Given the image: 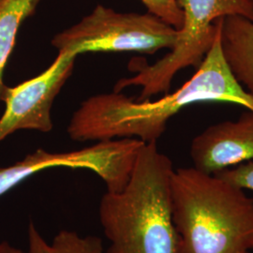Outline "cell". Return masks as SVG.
Returning a JSON list of instances; mask_svg holds the SVG:
<instances>
[{
  "label": "cell",
  "mask_w": 253,
  "mask_h": 253,
  "mask_svg": "<svg viewBox=\"0 0 253 253\" xmlns=\"http://www.w3.org/2000/svg\"><path fill=\"white\" fill-rule=\"evenodd\" d=\"M144 145L135 138H122L70 152L53 153L39 148L22 161L0 168V197L38 172L53 168L88 170L102 179L107 191L118 192L126 187Z\"/></svg>",
  "instance_id": "obj_6"
},
{
  "label": "cell",
  "mask_w": 253,
  "mask_h": 253,
  "mask_svg": "<svg viewBox=\"0 0 253 253\" xmlns=\"http://www.w3.org/2000/svg\"><path fill=\"white\" fill-rule=\"evenodd\" d=\"M220 47L235 81L253 98V20L243 16L222 19Z\"/></svg>",
  "instance_id": "obj_9"
},
{
  "label": "cell",
  "mask_w": 253,
  "mask_h": 253,
  "mask_svg": "<svg viewBox=\"0 0 253 253\" xmlns=\"http://www.w3.org/2000/svg\"><path fill=\"white\" fill-rule=\"evenodd\" d=\"M190 158L194 168L209 174L253 161V111L247 110L235 121L211 125L195 136Z\"/></svg>",
  "instance_id": "obj_8"
},
{
  "label": "cell",
  "mask_w": 253,
  "mask_h": 253,
  "mask_svg": "<svg viewBox=\"0 0 253 253\" xmlns=\"http://www.w3.org/2000/svg\"><path fill=\"white\" fill-rule=\"evenodd\" d=\"M76 57L58 52L54 62L43 73L13 87L7 85L2 99L6 108L0 118V143L17 130L46 133L53 129L52 106L73 74Z\"/></svg>",
  "instance_id": "obj_7"
},
{
  "label": "cell",
  "mask_w": 253,
  "mask_h": 253,
  "mask_svg": "<svg viewBox=\"0 0 253 253\" xmlns=\"http://www.w3.org/2000/svg\"><path fill=\"white\" fill-rule=\"evenodd\" d=\"M215 175L242 190L253 191V161L228 168Z\"/></svg>",
  "instance_id": "obj_13"
},
{
  "label": "cell",
  "mask_w": 253,
  "mask_h": 253,
  "mask_svg": "<svg viewBox=\"0 0 253 253\" xmlns=\"http://www.w3.org/2000/svg\"><path fill=\"white\" fill-rule=\"evenodd\" d=\"M41 0H0V102L7 85L4 72L22 24L34 14Z\"/></svg>",
  "instance_id": "obj_10"
},
{
  "label": "cell",
  "mask_w": 253,
  "mask_h": 253,
  "mask_svg": "<svg viewBox=\"0 0 253 253\" xmlns=\"http://www.w3.org/2000/svg\"><path fill=\"white\" fill-rule=\"evenodd\" d=\"M183 11V24L170 52L157 62L136 65L134 76L122 78L115 92L129 86L142 88L137 100H150L166 94L174 76L182 70L194 67L208 54L217 32L216 21L227 16H243L253 20V4L250 0H177Z\"/></svg>",
  "instance_id": "obj_4"
},
{
  "label": "cell",
  "mask_w": 253,
  "mask_h": 253,
  "mask_svg": "<svg viewBox=\"0 0 253 253\" xmlns=\"http://www.w3.org/2000/svg\"><path fill=\"white\" fill-rule=\"evenodd\" d=\"M149 13L179 29L183 24V11L177 0H140Z\"/></svg>",
  "instance_id": "obj_12"
},
{
  "label": "cell",
  "mask_w": 253,
  "mask_h": 253,
  "mask_svg": "<svg viewBox=\"0 0 253 253\" xmlns=\"http://www.w3.org/2000/svg\"><path fill=\"white\" fill-rule=\"evenodd\" d=\"M222 19L208 54L196 73L171 94L156 100H133L120 92L92 96L72 117L68 134L76 142L135 138L157 143L168 121L182 109L200 102H227L253 111V98L235 81L220 47Z\"/></svg>",
  "instance_id": "obj_1"
},
{
  "label": "cell",
  "mask_w": 253,
  "mask_h": 253,
  "mask_svg": "<svg viewBox=\"0 0 253 253\" xmlns=\"http://www.w3.org/2000/svg\"><path fill=\"white\" fill-rule=\"evenodd\" d=\"M177 29L153 14L118 12L98 5L73 27L56 34L52 44L58 52H136L155 54L172 49Z\"/></svg>",
  "instance_id": "obj_5"
},
{
  "label": "cell",
  "mask_w": 253,
  "mask_h": 253,
  "mask_svg": "<svg viewBox=\"0 0 253 253\" xmlns=\"http://www.w3.org/2000/svg\"><path fill=\"white\" fill-rule=\"evenodd\" d=\"M174 168L157 143L143 145L126 187L106 191L99 206L104 253H178L170 183Z\"/></svg>",
  "instance_id": "obj_2"
},
{
  "label": "cell",
  "mask_w": 253,
  "mask_h": 253,
  "mask_svg": "<svg viewBox=\"0 0 253 253\" xmlns=\"http://www.w3.org/2000/svg\"><path fill=\"white\" fill-rule=\"evenodd\" d=\"M0 253H26L7 241H0Z\"/></svg>",
  "instance_id": "obj_14"
},
{
  "label": "cell",
  "mask_w": 253,
  "mask_h": 253,
  "mask_svg": "<svg viewBox=\"0 0 253 253\" xmlns=\"http://www.w3.org/2000/svg\"><path fill=\"white\" fill-rule=\"evenodd\" d=\"M27 253H104L102 239L96 235H81L75 231L61 230L48 243L36 225L30 222L27 228Z\"/></svg>",
  "instance_id": "obj_11"
},
{
  "label": "cell",
  "mask_w": 253,
  "mask_h": 253,
  "mask_svg": "<svg viewBox=\"0 0 253 253\" xmlns=\"http://www.w3.org/2000/svg\"><path fill=\"white\" fill-rule=\"evenodd\" d=\"M250 1H251V2H252V3L253 4V0H250Z\"/></svg>",
  "instance_id": "obj_15"
},
{
  "label": "cell",
  "mask_w": 253,
  "mask_h": 253,
  "mask_svg": "<svg viewBox=\"0 0 253 253\" xmlns=\"http://www.w3.org/2000/svg\"><path fill=\"white\" fill-rule=\"evenodd\" d=\"M178 253H253V199L196 168L174 169L170 183Z\"/></svg>",
  "instance_id": "obj_3"
}]
</instances>
